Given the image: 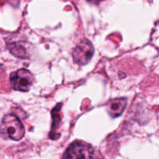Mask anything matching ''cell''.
<instances>
[{
  "mask_svg": "<svg viewBox=\"0 0 159 159\" xmlns=\"http://www.w3.org/2000/svg\"><path fill=\"white\" fill-rule=\"evenodd\" d=\"M89 2L92 3V4H95V5H97L99 3H100L102 1H105V0H87Z\"/></svg>",
  "mask_w": 159,
  "mask_h": 159,
  "instance_id": "cell-8",
  "label": "cell"
},
{
  "mask_svg": "<svg viewBox=\"0 0 159 159\" xmlns=\"http://www.w3.org/2000/svg\"><path fill=\"white\" fill-rule=\"evenodd\" d=\"M61 103H58L51 111L52 115V127H51V131L50 133V138L53 140H56L59 138L60 134L57 132L59 127H60V123L61 120Z\"/></svg>",
  "mask_w": 159,
  "mask_h": 159,
  "instance_id": "cell-6",
  "label": "cell"
},
{
  "mask_svg": "<svg viewBox=\"0 0 159 159\" xmlns=\"http://www.w3.org/2000/svg\"><path fill=\"white\" fill-rule=\"evenodd\" d=\"M94 155L93 146L82 141L71 143L65 150L61 159H92Z\"/></svg>",
  "mask_w": 159,
  "mask_h": 159,
  "instance_id": "cell-2",
  "label": "cell"
},
{
  "mask_svg": "<svg viewBox=\"0 0 159 159\" xmlns=\"http://www.w3.org/2000/svg\"><path fill=\"white\" fill-rule=\"evenodd\" d=\"M127 99L126 98H118L111 99L107 104V110L111 117H118L123 113L127 107Z\"/></svg>",
  "mask_w": 159,
  "mask_h": 159,
  "instance_id": "cell-5",
  "label": "cell"
},
{
  "mask_svg": "<svg viewBox=\"0 0 159 159\" xmlns=\"http://www.w3.org/2000/svg\"><path fill=\"white\" fill-rule=\"evenodd\" d=\"M6 1H9V2H17L19 3V2L20 1V0H0V3H2V2H5Z\"/></svg>",
  "mask_w": 159,
  "mask_h": 159,
  "instance_id": "cell-9",
  "label": "cell"
},
{
  "mask_svg": "<svg viewBox=\"0 0 159 159\" xmlns=\"http://www.w3.org/2000/svg\"><path fill=\"white\" fill-rule=\"evenodd\" d=\"M0 134L5 139L20 141L25 135L24 126L15 114H7L0 124Z\"/></svg>",
  "mask_w": 159,
  "mask_h": 159,
  "instance_id": "cell-1",
  "label": "cell"
},
{
  "mask_svg": "<svg viewBox=\"0 0 159 159\" xmlns=\"http://www.w3.org/2000/svg\"><path fill=\"white\" fill-rule=\"evenodd\" d=\"M7 48L11 54L20 58H26L29 55L26 46L23 43V42H12L7 43Z\"/></svg>",
  "mask_w": 159,
  "mask_h": 159,
  "instance_id": "cell-7",
  "label": "cell"
},
{
  "mask_svg": "<svg viewBox=\"0 0 159 159\" xmlns=\"http://www.w3.org/2000/svg\"><path fill=\"white\" fill-rule=\"evenodd\" d=\"M95 49L93 43L88 39H83L72 51V58L79 65H87L94 55Z\"/></svg>",
  "mask_w": 159,
  "mask_h": 159,
  "instance_id": "cell-4",
  "label": "cell"
},
{
  "mask_svg": "<svg viewBox=\"0 0 159 159\" xmlns=\"http://www.w3.org/2000/svg\"><path fill=\"white\" fill-rule=\"evenodd\" d=\"M9 80L13 89L26 93L30 89L34 82V78L30 71L21 68L11 73Z\"/></svg>",
  "mask_w": 159,
  "mask_h": 159,
  "instance_id": "cell-3",
  "label": "cell"
}]
</instances>
